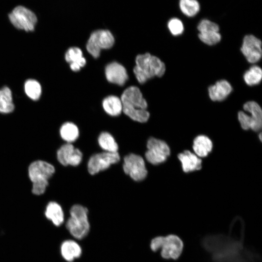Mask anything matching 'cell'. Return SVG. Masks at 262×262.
Listing matches in <instances>:
<instances>
[{
    "label": "cell",
    "mask_w": 262,
    "mask_h": 262,
    "mask_svg": "<svg viewBox=\"0 0 262 262\" xmlns=\"http://www.w3.org/2000/svg\"><path fill=\"white\" fill-rule=\"evenodd\" d=\"M120 99L123 112L130 118L141 123L148 120L149 113L146 110L147 104L137 87L132 86L126 89Z\"/></svg>",
    "instance_id": "1"
},
{
    "label": "cell",
    "mask_w": 262,
    "mask_h": 262,
    "mask_svg": "<svg viewBox=\"0 0 262 262\" xmlns=\"http://www.w3.org/2000/svg\"><path fill=\"white\" fill-rule=\"evenodd\" d=\"M135 63L133 72L140 83L155 76L161 77L165 73V64L159 58L149 53L137 55Z\"/></svg>",
    "instance_id": "2"
},
{
    "label": "cell",
    "mask_w": 262,
    "mask_h": 262,
    "mask_svg": "<svg viewBox=\"0 0 262 262\" xmlns=\"http://www.w3.org/2000/svg\"><path fill=\"white\" fill-rule=\"evenodd\" d=\"M149 246L153 252L160 251L162 258L176 260L182 252L183 243L177 235L169 234L153 237L150 241Z\"/></svg>",
    "instance_id": "3"
},
{
    "label": "cell",
    "mask_w": 262,
    "mask_h": 262,
    "mask_svg": "<svg viewBox=\"0 0 262 262\" xmlns=\"http://www.w3.org/2000/svg\"><path fill=\"white\" fill-rule=\"evenodd\" d=\"M88 213L87 209L80 204L74 205L70 209V216L66 222V227L76 239H83L89 232Z\"/></svg>",
    "instance_id": "4"
},
{
    "label": "cell",
    "mask_w": 262,
    "mask_h": 262,
    "mask_svg": "<svg viewBox=\"0 0 262 262\" xmlns=\"http://www.w3.org/2000/svg\"><path fill=\"white\" fill-rule=\"evenodd\" d=\"M244 109L250 113V115L243 111L238 114V118L241 127L245 130L251 129L254 131L261 130L262 126V111L260 105L254 101L246 102Z\"/></svg>",
    "instance_id": "5"
},
{
    "label": "cell",
    "mask_w": 262,
    "mask_h": 262,
    "mask_svg": "<svg viewBox=\"0 0 262 262\" xmlns=\"http://www.w3.org/2000/svg\"><path fill=\"white\" fill-rule=\"evenodd\" d=\"M115 42L112 33L105 30H97L92 33L87 41L86 49L92 56L96 58L101 49L111 48Z\"/></svg>",
    "instance_id": "6"
},
{
    "label": "cell",
    "mask_w": 262,
    "mask_h": 262,
    "mask_svg": "<svg viewBox=\"0 0 262 262\" xmlns=\"http://www.w3.org/2000/svg\"><path fill=\"white\" fill-rule=\"evenodd\" d=\"M145 153L147 161L153 165H158L166 161L170 155V148L164 141L154 137L148 139Z\"/></svg>",
    "instance_id": "7"
},
{
    "label": "cell",
    "mask_w": 262,
    "mask_h": 262,
    "mask_svg": "<svg viewBox=\"0 0 262 262\" xmlns=\"http://www.w3.org/2000/svg\"><path fill=\"white\" fill-rule=\"evenodd\" d=\"M123 169L125 174L136 181L143 180L147 174L144 159L134 153H130L125 156Z\"/></svg>",
    "instance_id": "8"
},
{
    "label": "cell",
    "mask_w": 262,
    "mask_h": 262,
    "mask_svg": "<svg viewBox=\"0 0 262 262\" xmlns=\"http://www.w3.org/2000/svg\"><path fill=\"white\" fill-rule=\"evenodd\" d=\"M9 18L16 28L27 32L33 31L37 22L34 14L22 6L16 7L9 14Z\"/></svg>",
    "instance_id": "9"
},
{
    "label": "cell",
    "mask_w": 262,
    "mask_h": 262,
    "mask_svg": "<svg viewBox=\"0 0 262 262\" xmlns=\"http://www.w3.org/2000/svg\"><path fill=\"white\" fill-rule=\"evenodd\" d=\"M120 159V157L118 152L103 151L95 154L88 160V172L91 175H95L108 169L112 164L118 163Z\"/></svg>",
    "instance_id": "10"
},
{
    "label": "cell",
    "mask_w": 262,
    "mask_h": 262,
    "mask_svg": "<svg viewBox=\"0 0 262 262\" xmlns=\"http://www.w3.org/2000/svg\"><path fill=\"white\" fill-rule=\"evenodd\" d=\"M55 172V168L51 164L41 160L31 163L28 169V176L32 183L49 181Z\"/></svg>",
    "instance_id": "11"
},
{
    "label": "cell",
    "mask_w": 262,
    "mask_h": 262,
    "mask_svg": "<svg viewBox=\"0 0 262 262\" xmlns=\"http://www.w3.org/2000/svg\"><path fill=\"white\" fill-rule=\"evenodd\" d=\"M241 50L249 63H256L262 55L261 41L253 35H246L244 38Z\"/></svg>",
    "instance_id": "12"
},
{
    "label": "cell",
    "mask_w": 262,
    "mask_h": 262,
    "mask_svg": "<svg viewBox=\"0 0 262 262\" xmlns=\"http://www.w3.org/2000/svg\"><path fill=\"white\" fill-rule=\"evenodd\" d=\"M57 159L63 165L76 166L80 164L82 159V153L71 143L63 145L57 151Z\"/></svg>",
    "instance_id": "13"
},
{
    "label": "cell",
    "mask_w": 262,
    "mask_h": 262,
    "mask_svg": "<svg viewBox=\"0 0 262 262\" xmlns=\"http://www.w3.org/2000/svg\"><path fill=\"white\" fill-rule=\"evenodd\" d=\"M105 73L109 82L119 85H124L128 78L125 68L115 62L111 63L106 66Z\"/></svg>",
    "instance_id": "14"
},
{
    "label": "cell",
    "mask_w": 262,
    "mask_h": 262,
    "mask_svg": "<svg viewBox=\"0 0 262 262\" xmlns=\"http://www.w3.org/2000/svg\"><path fill=\"white\" fill-rule=\"evenodd\" d=\"M62 257L67 262H72L81 257L82 249L80 245L72 239H66L62 242L60 247Z\"/></svg>",
    "instance_id": "15"
},
{
    "label": "cell",
    "mask_w": 262,
    "mask_h": 262,
    "mask_svg": "<svg viewBox=\"0 0 262 262\" xmlns=\"http://www.w3.org/2000/svg\"><path fill=\"white\" fill-rule=\"evenodd\" d=\"M232 91V87L226 80H222L208 88L209 95L211 100L222 101L225 99Z\"/></svg>",
    "instance_id": "16"
},
{
    "label": "cell",
    "mask_w": 262,
    "mask_h": 262,
    "mask_svg": "<svg viewBox=\"0 0 262 262\" xmlns=\"http://www.w3.org/2000/svg\"><path fill=\"white\" fill-rule=\"evenodd\" d=\"M44 214L54 226L60 227L64 222L65 214L61 206L57 202H49L45 208Z\"/></svg>",
    "instance_id": "17"
},
{
    "label": "cell",
    "mask_w": 262,
    "mask_h": 262,
    "mask_svg": "<svg viewBox=\"0 0 262 262\" xmlns=\"http://www.w3.org/2000/svg\"><path fill=\"white\" fill-rule=\"evenodd\" d=\"M178 157L181 163L182 170L185 173L198 170L201 168V160L189 150L180 153Z\"/></svg>",
    "instance_id": "18"
},
{
    "label": "cell",
    "mask_w": 262,
    "mask_h": 262,
    "mask_svg": "<svg viewBox=\"0 0 262 262\" xmlns=\"http://www.w3.org/2000/svg\"><path fill=\"white\" fill-rule=\"evenodd\" d=\"M66 61L70 64V67L73 71H78L86 64V60L82 56L81 49L77 47L69 48L65 54Z\"/></svg>",
    "instance_id": "19"
},
{
    "label": "cell",
    "mask_w": 262,
    "mask_h": 262,
    "mask_svg": "<svg viewBox=\"0 0 262 262\" xmlns=\"http://www.w3.org/2000/svg\"><path fill=\"white\" fill-rule=\"evenodd\" d=\"M193 148L195 154L198 157H205L213 148V143L207 136L203 135L196 137L193 142Z\"/></svg>",
    "instance_id": "20"
},
{
    "label": "cell",
    "mask_w": 262,
    "mask_h": 262,
    "mask_svg": "<svg viewBox=\"0 0 262 262\" xmlns=\"http://www.w3.org/2000/svg\"><path fill=\"white\" fill-rule=\"evenodd\" d=\"M102 106L104 111L111 116H117L122 111L121 100L115 96H109L104 98Z\"/></svg>",
    "instance_id": "21"
},
{
    "label": "cell",
    "mask_w": 262,
    "mask_h": 262,
    "mask_svg": "<svg viewBox=\"0 0 262 262\" xmlns=\"http://www.w3.org/2000/svg\"><path fill=\"white\" fill-rule=\"evenodd\" d=\"M12 93L7 86H4L0 89V113L9 114L14 110Z\"/></svg>",
    "instance_id": "22"
},
{
    "label": "cell",
    "mask_w": 262,
    "mask_h": 262,
    "mask_svg": "<svg viewBox=\"0 0 262 262\" xmlns=\"http://www.w3.org/2000/svg\"><path fill=\"white\" fill-rule=\"evenodd\" d=\"M61 138L66 143L75 142L79 136V131L77 126L72 122H66L64 123L60 129Z\"/></svg>",
    "instance_id": "23"
},
{
    "label": "cell",
    "mask_w": 262,
    "mask_h": 262,
    "mask_svg": "<svg viewBox=\"0 0 262 262\" xmlns=\"http://www.w3.org/2000/svg\"><path fill=\"white\" fill-rule=\"evenodd\" d=\"M100 147L106 152H118V146L114 137L108 132H101L98 139Z\"/></svg>",
    "instance_id": "24"
},
{
    "label": "cell",
    "mask_w": 262,
    "mask_h": 262,
    "mask_svg": "<svg viewBox=\"0 0 262 262\" xmlns=\"http://www.w3.org/2000/svg\"><path fill=\"white\" fill-rule=\"evenodd\" d=\"M24 91L26 95L33 100H38L42 93L40 83L34 79H28L24 83Z\"/></svg>",
    "instance_id": "25"
},
{
    "label": "cell",
    "mask_w": 262,
    "mask_h": 262,
    "mask_svg": "<svg viewBox=\"0 0 262 262\" xmlns=\"http://www.w3.org/2000/svg\"><path fill=\"white\" fill-rule=\"evenodd\" d=\"M262 78V70L258 66H253L247 70L244 75V79L246 83L252 86L258 84Z\"/></svg>",
    "instance_id": "26"
},
{
    "label": "cell",
    "mask_w": 262,
    "mask_h": 262,
    "mask_svg": "<svg viewBox=\"0 0 262 262\" xmlns=\"http://www.w3.org/2000/svg\"><path fill=\"white\" fill-rule=\"evenodd\" d=\"M180 7L184 15L190 17L195 16L200 9L199 4L196 0H180Z\"/></svg>",
    "instance_id": "27"
},
{
    "label": "cell",
    "mask_w": 262,
    "mask_h": 262,
    "mask_svg": "<svg viewBox=\"0 0 262 262\" xmlns=\"http://www.w3.org/2000/svg\"><path fill=\"white\" fill-rule=\"evenodd\" d=\"M198 36L202 42L210 46L215 45L221 38L218 32L213 31L199 33Z\"/></svg>",
    "instance_id": "28"
},
{
    "label": "cell",
    "mask_w": 262,
    "mask_h": 262,
    "mask_svg": "<svg viewBox=\"0 0 262 262\" xmlns=\"http://www.w3.org/2000/svg\"><path fill=\"white\" fill-rule=\"evenodd\" d=\"M168 28L174 35H179L183 31L184 27L181 21L176 18L170 19L168 23Z\"/></svg>",
    "instance_id": "29"
},
{
    "label": "cell",
    "mask_w": 262,
    "mask_h": 262,
    "mask_svg": "<svg viewBox=\"0 0 262 262\" xmlns=\"http://www.w3.org/2000/svg\"><path fill=\"white\" fill-rule=\"evenodd\" d=\"M197 29L200 33L211 31L218 32L219 28L215 23L208 19H203L198 24Z\"/></svg>",
    "instance_id": "30"
},
{
    "label": "cell",
    "mask_w": 262,
    "mask_h": 262,
    "mask_svg": "<svg viewBox=\"0 0 262 262\" xmlns=\"http://www.w3.org/2000/svg\"><path fill=\"white\" fill-rule=\"evenodd\" d=\"M49 185V181L32 183V192L33 194L39 196L43 194Z\"/></svg>",
    "instance_id": "31"
},
{
    "label": "cell",
    "mask_w": 262,
    "mask_h": 262,
    "mask_svg": "<svg viewBox=\"0 0 262 262\" xmlns=\"http://www.w3.org/2000/svg\"><path fill=\"white\" fill-rule=\"evenodd\" d=\"M259 138H260V140L262 141V134H261V133H260V134H259Z\"/></svg>",
    "instance_id": "32"
}]
</instances>
